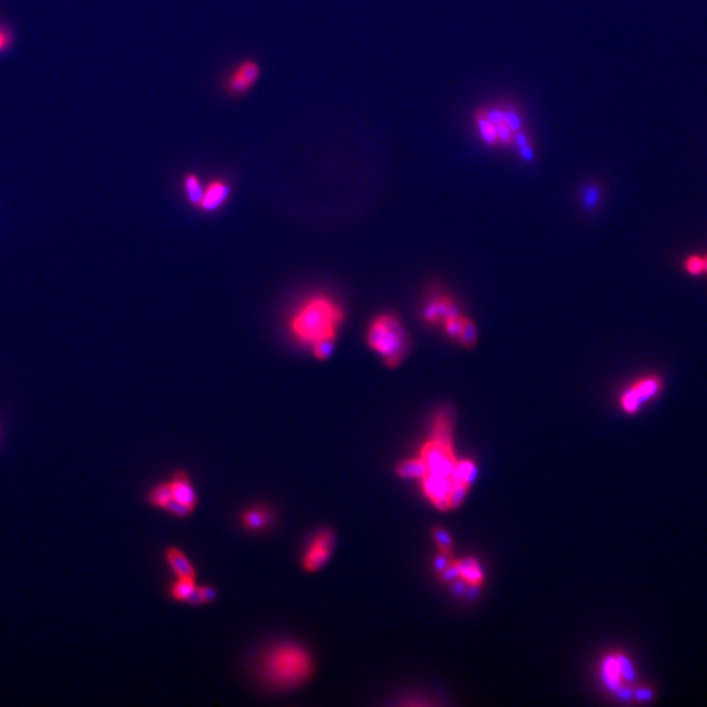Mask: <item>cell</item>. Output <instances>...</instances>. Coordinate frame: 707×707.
<instances>
[{"mask_svg": "<svg viewBox=\"0 0 707 707\" xmlns=\"http://www.w3.org/2000/svg\"><path fill=\"white\" fill-rule=\"evenodd\" d=\"M259 676L265 685L277 690H292L312 677L314 656L308 647L295 641H280L261 655Z\"/></svg>", "mask_w": 707, "mask_h": 707, "instance_id": "6da1fadb", "label": "cell"}, {"mask_svg": "<svg viewBox=\"0 0 707 707\" xmlns=\"http://www.w3.org/2000/svg\"><path fill=\"white\" fill-rule=\"evenodd\" d=\"M342 321L343 311L333 299L312 295L297 305L288 328L296 342L312 349L317 343L335 340Z\"/></svg>", "mask_w": 707, "mask_h": 707, "instance_id": "7a4b0ae2", "label": "cell"}, {"mask_svg": "<svg viewBox=\"0 0 707 707\" xmlns=\"http://www.w3.org/2000/svg\"><path fill=\"white\" fill-rule=\"evenodd\" d=\"M367 343L369 349L374 350L389 367L403 362L409 347L403 323L389 314H380L369 323Z\"/></svg>", "mask_w": 707, "mask_h": 707, "instance_id": "3957f363", "label": "cell"}, {"mask_svg": "<svg viewBox=\"0 0 707 707\" xmlns=\"http://www.w3.org/2000/svg\"><path fill=\"white\" fill-rule=\"evenodd\" d=\"M664 388V377L660 374H647L627 385L619 396V406L626 414H636L648 403L653 401Z\"/></svg>", "mask_w": 707, "mask_h": 707, "instance_id": "277c9868", "label": "cell"}, {"mask_svg": "<svg viewBox=\"0 0 707 707\" xmlns=\"http://www.w3.org/2000/svg\"><path fill=\"white\" fill-rule=\"evenodd\" d=\"M337 536L329 527L319 528L308 538L300 558V564L307 573H319L329 562L335 550Z\"/></svg>", "mask_w": 707, "mask_h": 707, "instance_id": "5b68a950", "label": "cell"}, {"mask_svg": "<svg viewBox=\"0 0 707 707\" xmlns=\"http://www.w3.org/2000/svg\"><path fill=\"white\" fill-rule=\"evenodd\" d=\"M261 76V66L254 59H244L234 66L223 81V88L230 96L239 97L254 87Z\"/></svg>", "mask_w": 707, "mask_h": 707, "instance_id": "8992f818", "label": "cell"}, {"mask_svg": "<svg viewBox=\"0 0 707 707\" xmlns=\"http://www.w3.org/2000/svg\"><path fill=\"white\" fill-rule=\"evenodd\" d=\"M453 480L446 477L426 475L422 478V487L426 497L432 501V504L440 511L451 510L449 509V492L452 489Z\"/></svg>", "mask_w": 707, "mask_h": 707, "instance_id": "52a82bcc", "label": "cell"}, {"mask_svg": "<svg viewBox=\"0 0 707 707\" xmlns=\"http://www.w3.org/2000/svg\"><path fill=\"white\" fill-rule=\"evenodd\" d=\"M274 512L268 506H251L242 511L240 524L242 528L251 533H261L269 529L274 521Z\"/></svg>", "mask_w": 707, "mask_h": 707, "instance_id": "ba28073f", "label": "cell"}, {"mask_svg": "<svg viewBox=\"0 0 707 707\" xmlns=\"http://www.w3.org/2000/svg\"><path fill=\"white\" fill-rule=\"evenodd\" d=\"M168 484H170V492H172V499L196 510L198 495L186 472H184V470L174 472L172 478L168 481Z\"/></svg>", "mask_w": 707, "mask_h": 707, "instance_id": "9c48e42d", "label": "cell"}, {"mask_svg": "<svg viewBox=\"0 0 707 707\" xmlns=\"http://www.w3.org/2000/svg\"><path fill=\"white\" fill-rule=\"evenodd\" d=\"M164 557L170 570L176 575V578L197 579V570L189 559L188 555L182 552V549H179L177 546H170L165 550Z\"/></svg>", "mask_w": 707, "mask_h": 707, "instance_id": "30bf717a", "label": "cell"}, {"mask_svg": "<svg viewBox=\"0 0 707 707\" xmlns=\"http://www.w3.org/2000/svg\"><path fill=\"white\" fill-rule=\"evenodd\" d=\"M231 193L230 185L223 179L211 181L206 188L203 189V196L199 203V208L205 211H215L223 206L224 202Z\"/></svg>", "mask_w": 707, "mask_h": 707, "instance_id": "8fae6325", "label": "cell"}, {"mask_svg": "<svg viewBox=\"0 0 707 707\" xmlns=\"http://www.w3.org/2000/svg\"><path fill=\"white\" fill-rule=\"evenodd\" d=\"M456 314H458L456 305L453 304V302L449 297H438V299L431 300L423 311L424 320L431 323L446 321L448 317H452Z\"/></svg>", "mask_w": 707, "mask_h": 707, "instance_id": "7c38bea8", "label": "cell"}, {"mask_svg": "<svg viewBox=\"0 0 707 707\" xmlns=\"http://www.w3.org/2000/svg\"><path fill=\"white\" fill-rule=\"evenodd\" d=\"M197 579H182L177 578L176 582L172 583L170 587V596L174 601L185 602L189 604L190 599L193 598L194 592L197 591Z\"/></svg>", "mask_w": 707, "mask_h": 707, "instance_id": "4fadbf2b", "label": "cell"}, {"mask_svg": "<svg viewBox=\"0 0 707 707\" xmlns=\"http://www.w3.org/2000/svg\"><path fill=\"white\" fill-rule=\"evenodd\" d=\"M397 475L403 478H423L427 475V466L421 457L405 460L396 468Z\"/></svg>", "mask_w": 707, "mask_h": 707, "instance_id": "5bb4252c", "label": "cell"}, {"mask_svg": "<svg viewBox=\"0 0 707 707\" xmlns=\"http://www.w3.org/2000/svg\"><path fill=\"white\" fill-rule=\"evenodd\" d=\"M460 564V578L472 586H480L484 582V574L475 558H465L458 561Z\"/></svg>", "mask_w": 707, "mask_h": 707, "instance_id": "9a60e30c", "label": "cell"}, {"mask_svg": "<svg viewBox=\"0 0 707 707\" xmlns=\"http://www.w3.org/2000/svg\"><path fill=\"white\" fill-rule=\"evenodd\" d=\"M147 501L159 510H165L167 506L172 501V492H170V484L162 482V484L153 486V489L147 494Z\"/></svg>", "mask_w": 707, "mask_h": 707, "instance_id": "2e32d148", "label": "cell"}, {"mask_svg": "<svg viewBox=\"0 0 707 707\" xmlns=\"http://www.w3.org/2000/svg\"><path fill=\"white\" fill-rule=\"evenodd\" d=\"M622 677V670L618 656H609L604 662V679L612 689L619 688V681Z\"/></svg>", "mask_w": 707, "mask_h": 707, "instance_id": "e0dca14e", "label": "cell"}, {"mask_svg": "<svg viewBox=\"0 0 707 707\" xmlns=\"http://www.w3.org/2000/svg\"><path fill=\"white\" fill-rule=\"evenodd\" d=\"M475 475H477V466L475 463L470 460H463L457 461L452 480L453 482H461L470 486L475 480Z\"/></svg>", "mask_w": 707, "mask_h": 707, "instance_id": "ac0fdd59", "label": "cell"}, {"mask_svg": "<svg viewBox=\"0 0 707 707\" xmlns=\"http://www.w3.org/2000/svg\"><path fill=\"white\" fill-rule=\"evenodd\" d=\"M184 190H185V194H186L189 202L193 206L199 207L201 199H202V196H203V188H202L201 179H199L197 174L189 173L188 176L184 179Z\"/></svg>", "mask_w": 707, "mask_h": 707, "instance_id": "d6986e66", "label": "cell"}, {"mask_svg": "<svg viewBox=\"0 0 707 707\" xmlns=\"http://www.w3.org/2000/svg\"><path fill=\"white\" fill-rule=\"evenodd\" d=\"M477 126H478L480 134L482 136L485 143L490 144V145L498 143L495 125H492L490 121H487V118L484 116V113H481V114L477 116Z\"/></svg>", "mask_w": 707, "mask_h": 707, "instance_id": "ffe728a7", "label": "cell"}, {"mask_svg": "<svg viewBox=\"0 0 707 707\" xmlns=\"http://www.w3.org/2000/svg\"><path fill=\"white\" fill-rule=\"evenodd\" d=\"M684 270L693 277H701L705 274V257L699 254H690L682 262Z\"/></svg>", "mask_w": 707, "mask_h": 707, "instance_id": "44dd1931", "label": "cell"}, {"mask_svg": "<svg viewBox=\"0 0 707 707\" xmlns=\"http://www.w3.org/2000/svg\"><path fill=\"white\" fill-rule=\"evenodd\" d=\"M470 486L469 485L461 484V482H453L452 489L449 492V509H457L466 497Z\"/></svg>", "mask_w": 707, "mask_h": 707, "instance_id": "7402d4cb", "label": "cell"}, {"mask_svg": "<svg viewBox=\"0 0 707 707\" xmlns=\"http://www.w3.org/2000/svg\"><path fill=\"white\" fill-rule=\"evenodd\" d=\"M465 321V317H461L460 314L448 317L447 320L444 321V326H446V331H447L448 335L452 337V338H457L458 340L460 335H461V331L464 329Z\"/></svg>", "mask_w": 707, "mask_h": 707, "instance_id": "603a6c76", "label": "cell"}, {"mask_svg": "<svg viewBox=\"0 0 707 707\" xmlns=\"http://www.w3.org/2000/svg\"><path fill=\"white\" fill-rule=\"evenodd\" d=\"M503 110H504V124L510 127L512 133L523 130V121H521L519 113L516 112V109L507 107V108H503Z\"/></svg>", "mask_w": 707, "mask_h": 707, "instance_id": "cb8c5ba5", "label": "cell"}, {"mask_svg": "<svg viewBox=\"0 0 707 707\" xmlns=\"http://www.w3.org/2000/svg\"><path fill=\"white\" fill-rule=\"evenodd\" d=\"M197 598L199 605L211 604L218 599V591L213 586H198Z\"/></svg>", "mask_w": 707, "mask_h": 707, "instance_id": "d4e9b609", "label": "cell"}, {"mask_svg": "<svg viewBox=\"0 0 707 707\" xmlns=\"http://www.w3.org/2000/svg\"><path fill=\"white\" fill-rule=\"evenodd\" d=\"M434 538H435V541L438 544L440 553L448 554L452 550V538L449 536L447 530H444L443 528L435 529Z\"/></svg>", "mask_w": 707, "mask_h": 707, "instance_id": "484cf974", "label": "cell"}, {"mask_svg": "<svg viewBox=\"0 0 707 707\" xmlns=\"http://www.w3.org/2000/svg\"><path fill=\"white\" fill-rule=\"evenodd\" d=\"M475 338H477V329H475V323L466 319L464 329L461 331V335L458 340H461V343L466 347H472L475 342Z\"/></svg>", "mask_w": 707, "mask_h": 707, "instance_id": "4316f807", "label": "cell"}, {"mask_svg": "<svg viewBox=\"0 0 707 707\" xmlns=\"http://www.w3.org/2000/svg\"><path fill=\"white\" fill-rule=\"evenodd\" d=\"M165 511H167V512H170V515H173V516H176V518H181V519H182V518H188V516H190V515H191V512L194 510H193L191 507H189V506H185V504L179 503V501L172 499V501H170V504L167 506Z\"/></svg>", "mask_w": 707, "mask_h": 707, "instance_id": "83f0119b", "label": "cell"}, {"mask_svg": "<svg viewBox=\"0 0 707 707\" xmlns=\"http://www.w3.org/2000/svg\"><path fill=\"white\" fill-rule=\"evenodd\" d=\"M495 130H497L498 143H501L503 145H507V144H510L511 142H513V133H512V130H511L510 127L506 125L504 122H501L499 125L495 126Z\"/></svg>", "mask_w": 707, "mask_h": 707, "instance_id": "f1b7e54d", "label": "cell"}, {"mask_svg": "<svg viewBox=\"0 0 707 707\" xmlns=\"http://www.w3.org/2000/svg\"><path fill=\"white\" fill-rule=\"evenodd\" d=\"M443 573V578L446 581H456L460 578V564L458 561H452L451 564H447V567L441 571Z\"/></svg>", "mask_w": 707, "mask_h": 707, "instance_id": "f546056e", "label": "cell"}, {"mask_svg": "<svg viewBox=\"0 0 707 707\" xmlns=\"http://www.w3.org/2000/svg\"><path fill=\"white\" fill-rule=\"evenodd\" d=\"M484 116L487 118V121H490L492 125H499L501 122H504V110L503 108H492L489 109L487 112H482Z\"/></svg>", "mask_w": 707, "mask_h": 707, "instance_id": "4dcf8cb0", "label": "cell"}, {"mask_svg": "<svg viewBox=\"0 0 707 707\" xmlns=\"http://www.w3.org/2000/svg\"><path fill=\"white\" fill-rule=\"evenodd\" d=\"M586 203L588 206H595L598 202H599L600 198V190L598 186H588L587 190H586Z\"/></svg>", "mask_w": 707, "mask_h": 707, "instance_id": "1f68e13d", "label": "cell"}, {"mask_svg": "<svg viewBox=\"0 0 707 707\" xmlns=\"http://www.w3.org/2000/svg\"><path fill=\"white\" fill-rule=\"evenodd\" d=\"M9 42H11V37H9L8 32L0 28V53L8 47Z\"/></svg>", "mask_w": 707, "mask_h": 707, "instance_id": "d6a6232c", "label": "cell"}, {"mask_svg": "<svg viewBox=\"0 0 707 707\" xmlns=\"http://www.w3.org/2000/svg\"><path fill=\"white\" fill-rule=\"evenodd\" d=\"M519 150L520 155L523 156V159H525L527 162H532V160H533L535 153H533V150L530 148V145H529V144L524 145V147H520Z\"/></svg>", "mask_w": 707, "mask_h": 707, "instance_id": "836d02e7", "label": "cell"}, {"mask_svg": "<svg viewBox=\"0 0 707 707\" xmlns=\"http://www.w3.org/2000/svg\"><path fill=\"white\" fill-rule=\"evenodd\" d=\"M447 557H446L444 553H441V554L439 555L438 558L435 559V566H436L438 571H443V570L447 567Z\"/></svg>", "mask_w": 707, "mask_h": 707, "instance_id": "e575fe53", "label": "cell"}, {"mask_svg": "<svg viewBox=\"0 0 707 707\" xmlns=\"http://www.w3.org/2000/svg\"><path fill=\"white\" fill-rule=\"evenodd\" d=\"M703 257H705V274H707V254Z\"/></svg>", "mask_w": 707, "mask_h": 707, "instance_id": "d590c367", "label": "cell"}]
</instances>
